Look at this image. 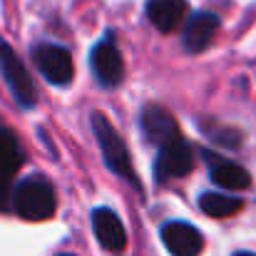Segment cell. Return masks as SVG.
I'll return each mask as SVG.
<instances>
[{
	"mask_svg": "<svg viewBox=\"0 0 256 256\" xmlns=\"http://www.w3.org/2000/svg\"><path fill=\"white\" fill-rule=\"evenodd\" d=\"M199 206H202V212H204L206 216H212V219H226V216H234V214L244 206V202H242L239 196H232V194L206 192V194H202Z\"/></svg>",
	"mask_w": 256,
	"mask_h": 256,
	"instance_id": "13",
	"label": "cell"
},
{
	"mask_svg": "<svg viewBox=\"0 0 256 256\" xmlns=\"http://www.w3.org/2000/svg\"><path fill=\"white\" fill-rule=\"evenodd\" d=\"M186 12H189L186 0H147V18L162 32L176 30L186 20Z\"/></svg>",
	"mask_w": 256,
	"mask_h": 256,
	"instance_id": "11",
	"label": "cell"
},
{
	"mask_svg": "<svg viewBox=\"0 0 256 256\" xmlns=\"http://www.w3.org/2000/svg\"><path fill=\"white\" fill-rule=\"evenodd\" d=\"M92 130H94V134H97V142H100V150H102V157H104L107 167L114 172L117 176L127 179L137 192H142V182H140L137 174H134L130 152H127V144L122 142V137L117 134V130H114L112 122L107 120V114L94 112V114H92Z\"/></svg>",
	"mask_w": 256,
	"mask_h": 256,
	"instance_id": "1",
	"label": "cell"
},
{
	"mask_svg": "<svg viewBox=\"0 0 256 256\" xmlns=\"http://www.w3.org/2000/svg\"><path fill=\"white\" fill-rule=\"evenodd\" d=\"M12 206H15L18 216H22L28 222L50 219L58 206L55 189L50 186V182H45L40 176H30L18 184V189L12 194Z\"/></svg>",
	"mask_w": 256,
	"mask_h": 256,
	"instance_id": "2",
	"label": "cell"
},
{
	"mask_svg": "<svg viewBox=\"0 0 256 256\" xmlns=\"http://www.w3.org/2000/svg\"><path fill=\"white\" fill-rule=\"evenodd\" d=\"M32 60H35V68L52 85H70L72 82L75 62H72V55L65 48H60V45H40V48L32 50Z\"/></svg>",
	"mask_w": 256,
	"mask_h": 256,
	"instance_id": "3",
	"label": "cell"
},
{
	"mask_svg": "<svg viewBox=\"0 0 256 256\" xmlns=\"http://www.w3.org/2000/svg\"><path fill=\"white\" fill-rule=\"evenodd\" d=\"M92 229L97 242L112 252V254H122L127 246V232L120 222V216L112 209H94L92 212Z\"/></svg>",
	"mask_w": 256,
	"mask_h": 256,
	"instance_id": "8",
	"label": "cell"
},
{
	"mask_svg": "<svg viewBox=\"0 0 256 256\" xmlns=\"http://www.w3.org/2000/svg\"><path fill=\"white\" fill-rule=\"evenodd\" d=\"M10 202V189H8V182H0V212L8 206Z\"/></svg>",
	"mask_w": 256,
	"mask_h": 256,
	"instance_id": "15",
	"label": "cell"
},
{
	"mask_svg": "<svg viewBox=\"0 0 256 256\" xmlns=\"http://www.w3.org/2000/svg\"><path fill=\"white\" fill-rule=\"evenodd\" d=\"M22 164V152L10 130H0V182H10Z\"/></svg>",
	"mask_w": 256,
	"mask_h": 256,
	"instance_id": "14",
	"label": "cell"
},
{
	"mask_svg": "<svg viewBox=\"0 0 256 256\" xmlns=\"http://www.w3.org/2000/svg\"><path fill=\"white\" fill-rule=\"evenodd\" d=\"M90 65H92V72H94L97 82L104 87H117L124 78L122 55L114 48V42H110V40H102V42L94 45V50L90 55Z\"/></svg>",
	"mask_w": 256,
	"mask_h": 256,
	"instance_id": "6",
	"label": "cell"
},
{
	"mask_svg": "<svg viewBox=\"0 0 256 256\" xmlns=\"http://www.w3.org/2000/svg\"><path fill=\"white\" fill-rule=\"evenodd\" d=\"M62 256H72V254H62Z\"/></svg>",
	"mask_w": 256,
	"mask_h": 256,
	"instance_id": "17",
	"label": "cell"
},
{
	"mask_svg": "<svg viewBox=\"0 0 256 256\" xmlns=\"http://www.w3.org/2000/svg\"><path fill=\"white\" fill-rule=\"evenodd\" d=\"M234 256H254V254H246V252H242V254H234Z\"/></svg>",
	"mask_w": 256,
	"mask_h": 256,
	"instance_id": "16",
	"label": "cell"
},
{
	"mask_svg": "<svg viewBox=\"0 0 256 256\" xmlns=\"http://www.w3.org/2000/svg\"><path fill=\"white\" fill-rule=\"evenodd\" d=\"M142 127H144L150 142H154L160 147H164V144H170V142L182 137L179 134V124L172 117V112L164 110V107H160V104H150L142 112Z\"/></svg>",
	"mask_w": 256,
	"mask_h": 256,
	"instance_id": "9",
	"label": "cell"
},
{
	"mask_svg": "<svg viewBox=\"0 0 256 256\" xmlns=\"http://www.w3.org/2000/svg\"><path fill=\"white\" fill-rule=\"evenodd\" d=\"M219 30V18L214 12H196L184 25V48L189 52H202L212 45Z\"/></svg>",
	"mask_w": 256,
	"mask_h": 256,
	"instance_id": "10",
	"label": "cell"
},
{
	"mask_svg": "<svg viewBox=\"0 0 256 256\" xmlns=\"http://www.w3.org/2000/svg\"><path fill=\"white\" fill-rule=\"evenodd\" d=\"M192 167H194V152H192L189 142L182 140V137L164 144V147H160V154L154 160V174L162 182L179 179V176L189 174Z\"/></svg>",
	"mask_w": 256,
	"mask_h": 256,
	"instance_id": "5",
	"label": "cell"
},
{
	"mask_svg": "<svg viewBox=\"0 0 256 256\" xmlns=\"http://www.w3.org/2000/svg\"><path fill=\"white\" fill-rule=\"evenodd\" d=\"M0 70H2V78L5 82L10 85L15 100L22 104V107H32L38 102V94H35V85H32V78L28 75L25 65L20 62V58L12 52L10 45H0Z\"/></svg>",
	"mask_w": 256,
	"mask_h": 256,
	"instance_id": "4",
	"label": "cell"
},
{
	"mask_svg": "<svg viewBox=\"0 0 256 256\" xmlns=\"http://www.w3.org/2000/svg\"><path fill=\"white\" fill-rule=\"evenodd\" d=\"M212 182L219 184L222 189L239 192V189H246L252 184V176L242 164H234V162H226V160H216V162H212Z\"/></svg>",
	"mask_w": 256,
	"mask_h": 256,
	"instance_id": "12",
	"label": "cell"
},
{
	"mask_svg": "<svg viewBox=\"0 0 256 256\" xmlns=\"http://www.w3.org/2000/svg\"><path fill=\"white\" fill-rule=\"evenodd\" d=\"M162 242L172 256H199L204 239L196 226L186 222H170L162 226Z\"/></svg>",
	"mask_w": 256,
	"mask_h": 256,
	"instance_id": "7",
	"label": "cell"
}]
</instances>
